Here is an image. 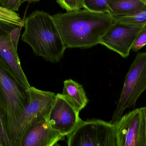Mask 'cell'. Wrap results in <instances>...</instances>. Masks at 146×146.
<instances>
[{"mask_svg":"<svg viewBox=\"0 0 146 146\" xmlns=\"http://www.w3.org/2000/svg\"><path fill=\"white\" fill-rule=\"evenodd\" d=\"M52 16L66 49H89L100 44L101 38L115 22L107 12L85 8Z\"/></svg>","mask_w":146,"mask_h":146,"instance_id":"cell-1","label":"cell"},{"mask_svg":"<svg viewBox=\"0 0 146 146\" xmlns=\"http://www.w3.org/2000/svg\"><path fill=\"white\" fill-rule=\"evenodd\" d=\"M24 27L21 40L31 46L35 55L51 63L63 57L66 48L52 15L35 10L24 20Z\"/></svg>","mask_w":146,"mask_h":146,"instance_id":"cell-2","label":"cell"},{"mask_svg":"<svg viewBox=\"0 0 146 146\" xmlns=\"http://www.w3.org/2000/svg\"><path fill=\"white\" fill-rule=\"evenodd\" d=\"M29 101L28 89L0 59V107L12 146L16 123Z\"/></svg>","mask_w":146,"mask_h":146,"instance_id":"cell-3","label":"cell"},{"mask_svg":"<svg viewBox=\"0 0 146 146\" xmlns=\"http://www.w3.org/2000/svg\"><path fill=\"white\" fill-rule=\"evenodd\" d=\"M146 90V52L135 56L125 77L122 90L110 122L115 124L124 111L135 108L137 100Z\"/></svg>","mask_w":146,"mask_h":146,"instance_id":"cell-4","label":"cell"},{"mask_svg":"<svg viewBox=\"0 0 146 146\" xmlns=\"http://www.w3.org/2000/svg\"><path fill=\"white\" fill-rule=\"evenodd\" d=\"M66 137L68 146H117L115 124L102 120L82 121Z\"/></svg>","mask_w":146,"mask_h":146,"instance_id":"cell-5","label":"cell"},{"mask_svg":"<svg viewBox=\"0 0 146 146\" xmlns=\"http://www.w3.org/2000/svg\"><path fill=\"white\" fill-rule=\"evenodd\" d=\"M29 101L16 123L13 146H22L23 139L32 125L48 116L55 93L30 87L28 89Z\"/></svg>","mask_w":146,"mask_h":146,"instance_id":"cell-6","label":"cell"},{"mask_svg":"<svg viewBox=\"0 0 146 146\" xmlns=\"http://www.w3.org/2000/svg\"><path fill=\"white\" fill-rule=\"evenodd\" d=\"M117 146H146L143 107L123 115L115 123Z\"/></svg>","mask_w":146,"mask_h":146,"instance_id":"cell-7","label":"cell"},{"mask_svg":"<svg viewBox=\"0 0 146 146\" xmlns=\"http://www.w3.org/2000/svg\"><path fill=\"white\" fill-rule=\"evenodd\" d=\"M143 26L115 21L101 38L100 44L116 52L123 58H127Z\"/></svg>","mask_w":146,"mask_h":146,"instance_id":"cell-8","label":"cell"},{"mask_svg":"<svg viewBox=\"0 0 146 146\" xmlns=\"http://www.w3.org/2000/svg\"><path fill=\"white\" fill-rule=\"evenodd\" d=\"M80 112L69 103L62 94H56L47 116L50 125L55 130L67 136L81 122Z\"/></svg>","mask_w":146,"mask_h":146,"instance_id":"cell-9","label":"cell"},{"mask_svg":"<svg viewBox=\"0 0 146 146\" xmlns=\"http://www.w3.org/2000/svg\"><path fill=\"white\" fill-rule=\"evenodd\" d=\"M66 137L50 126L46 117L31 126L24 137L22 146H56Z\"/></svg>","mask_w":146,"mask_h":146,"instance_id":"cell-10","label":"cell"},{"mask_svg":"<svg viewBox=\"0 0 146 146\" xmlns=\"http://www.w3.org/2000/svg\"><path fill=\"white\" fill-rule=\"evenodd\" d=\"M0 22V59L27 89L31 86L22 69L17 50L13 45L9 31L5 30Z\"/></svg>","mask_w":146,"mask_h":146,"instance_id":"cell-11","label":"cell"},{"mask_svg":"<svg viewBox=\"0 0 146 146\" xmlns=\"http://www.w3.org/2000/svg\"><path fill=\"white\" fill-rule=\"evenodd\" d=\"M64 98L79 112L88 102L84 88L82 85L71 79L64 81L62 93Z\"/></svg>","mask_w":146,"mask_h":146,"instance_id":"cell-12","label":"cell"},{"mask_svg":"<svg viewBox=\"0 0 146 146\" xmlns=\"http://www.w3.org/2000/svg\"><path fill=\"white\" fill-rule=\"evenodd\" d=\"M146 7L145 0H109L107 12L111 16L125 14Z\"/></svg>","mask_w":146,"mask_h":146,"instance_id":"cell-13","label":"cell"},{"mask_svg":"<svg viewBox=\"0 0 146 146\" xmlns=\"http://www.w3.org/2000/svg\"><path fill=\"white\" fill-rule=\"evenodd\" d=\"M115 22L134 25H142L146 23V7L125 14L112 16Z\"/></svg>","mask_w":146,"mask_h":146,"instance_id":"cell-14","label":"cell"},{"mask_svg":"<svg viewBox=\"0 0 146 146\" xmlns=\"http://www.w3.org/2000/svg\"><path fill=\"white\" fill-rule=\"evenodd\" d=\"M0 22L12 26H24V20L16 12L0 6Z\"/></svg>","mask_w":146,"mask_h":146,"instance_id":"cell-15","label":"cell"},{"mask_svg":"<svg viewBox=\"0 0 146 146\" xmlns=\"http://www.w3.org/2000/svg\"><path fill=\"white\" fill-rule=\"evenodd\" d=\"M109 0H82L83 8L95 12L106 13Z\"/></svg>","mask_w":146,"mask_h":146,"instance_id":"cell-16","label":"cell"},{"mask_svg":"<svg viewBox=\"0 0 146 146\" xmlns=\"http://www.w3.org/2000/svg\"><path fill=\"white\" fill-rule=\"evenodd\" d=\"M56 1L67 12L77 11L83 8L82 0H56Z\"/></svg>","mask_w":146,"mask_h":146,"instance_id":"cell-17","label":"cell"},{"mask_svg":"<svg viewBox=\"0 0 146 146\" xmlns=\"http://www.w3.org/2000/svg\"><path fill=\"white\" fill-rule=\"evenodd\" d=\"M146 45V23L143 26L142 29L136 37L131 48L134 52H138Z\"/></svg>","mask_w":146,"mask_h":146,"instance_id":"cell-18","label":"cell"},{"mask_svg":"<svg viewBox=\"0 0 146 146\" xmlns=\"http://www.w3.org/2000/svg\"><path fill=\"white\" fill-rule=\"evenodd\" d=\"M0 142L3 146H12L3 119L0 107Z\"/></svg>","mask_w":146,"mask_h":146,"instance_id":"cell-19","label":"cell"},{"mask_svg":"<svg viewBox=\"0 0 146 146\" xmlns=\"http://www.w3.org/2000/svg\"><path fill=\"white\" fill-rule=\"evenodd\" d=\"M22 0H0V6L14 12L19 11Z\"/></svg>","mask_w":146,"mask_h":146,"instance_id":"cell-20","label":"cell"},{"mask_svg":"<svg viewBox=\"0 0 146 146\" xmlns=\"http://www.w3.org/2000/svg\"><path fill=\"white\" fill-rule=\"evenodd\" d=\"M23 27V26H16L15 28H13L9 31L11 41L14 47L16 50L18 49V43H19L21 29Z\"/></svg>","mask_w":146,"mask_h":146,"instance_id":"cell-21","label":"cell"},{"mask_svg":"<svg viewBox=\"0 0 146 146\" xmlns=\"http://www.w3.org/2000/svg\"><path fill=\"white\" fill-rule=\"evenodd\" d=\"M40 0H22V3L28 2L29 3H32L37 2L39 1Z\"/></svg>","mask_w":146,"mask_h":146,"instance_id":"cell-22","label":"cell"},{"mask_svg":"<svg viewBox=\"0 0 146 146\" xmlns=\"http://www.w3.org/2000/svg\"><path fill=\"white\" fill-rule=\"evenodd\" d=\"M143 110H144V114H145V119L146 137V107H143Z\"/></svg>","mask_w":146,"mask_h":146,"instance_id":"cell-23","label":"cell"},{"mask_svg":"<svg viewBox=\"0 0 146 146\" xmlns=\"http://www.w3.org/2000/svg\"><path fill=\"white\" fill-rule=\"evenodd\" d=\"M0 146H3L2 144L1 143V142H0Z\"/></svg>","mask_w":146,"mask_h":146,"instance_id":"cell-24","label":"cell"},{"mask_svg":"<svg viewBox=\"0 0 146 146\" xmlns=\"http://www.w3.org/2000/svg\"><path fill=\"white\" fill-rule=\"evenodd\" d=\"M145 1H146V0H145Z\"/></svg>","mask_w":146,"mask_h":146,"instance_id":"cell-25","label":"cell"}]
</instances>
